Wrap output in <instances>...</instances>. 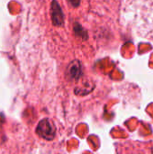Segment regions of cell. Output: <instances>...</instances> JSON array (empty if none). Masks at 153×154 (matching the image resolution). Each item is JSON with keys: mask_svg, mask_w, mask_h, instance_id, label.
<instances>
[{"mask_svg": "<svg viewBox=\"0 0 153 154\" xmlns=\"http://www.w3.org/2000/svg\"><path fill=\"white\" fill-rule=\"evenodd\" d=\"M82 73L81 64L78 60H73L68 67L67 75L74 80H78Z\"/></svg>", "mask_w": 153, "mask_h": 154, "instance_id": "3", "label": "cell"}, {"mask_svg": "<svg viewBox=\"0 0 153 154\" xmlns=\"http://www.w3.org/2000/svg\"><path fill=\"white\" fill-rule=\"evenodd\" d=\"M36 133L41 138L47 141H51L55 137L56 128L54 124L50 120L44 118L38 124L36 128Z\"/></svg>", "mask_w": 153, "mask_h": 154, "instance_id": "1", "label": "cell"}, {"mask_svg": "<svg viewBox=\"0 0 153 154\" xmlns=\"http://www.w3.org/2000/svg\"><path fill=\"white\" fill-rule=\"evenodd\" d=\"M50 14H51V20L54 25L56 26H60L63 24L64 18H63V14L61 11V8L60 5L57 3L56 0H53L50 5Z\"/></svg>", "mask_w": 153, "mask_h": 154, "instance_id": "2", "label": "cell"}, {"mask_svg": "<svg viewBox=\"0 0 153 154\" xmlns=\"http://www.w3.org/2000/svg\"><path fill=\"white\" fill-rule=\"evenodd\" d=\"M70 1V3H71V5H73V6H78L79 5V4H80V0H69Z\"/></svg>", "mask_w": 153, "mask_h": 154, "instance_id": "4", "label": "cell"}]
</instances>
